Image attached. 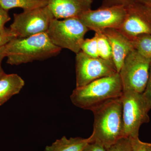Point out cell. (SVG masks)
Masks as SVG:
<instances>
[{
    "label": "cell",
    "instance_id": "27",
    "mask_svg": "<svg viewBox=\"0 0 151 151\" xmlns=\"http://www.w3.org/2000/svg\"><path fill=\"white\" fill-rule=\"evenodd\" d=\"M137 1L151 7V0H137Z\"/></svg>",
    "mask_w": 151,
    "mask_h": 151
},
{
    "label": "cell",
    "instance_id": "11",
    "mask_svg": "<svg viewBox=\"0 0 151 151\" xmlns=\"http://www.w3.org/2000/svg\"><path fill=\"white\" fill-rule=\"evenodd\" d=\"M93 0H48V7L54 18L78 17L91 9Z\"/></svg>",
    "mask_w": 151,
    "mask_h": 151
},
{
    "label": "cell",
    "instance_id": "20",
    "mask_svg": "<svg viewBox=\"0 0 151 151\" xmlns=\"http://www.w3.org/2000/svg\"><path fill=\"white\" fill-rule=\"evenodd\" d=\"M137 1V0H103L101 7H107L124 6L127 8Z\"/></svg>",
    "mask_w": 151,
    "mask_h": 151
},
{
    "label": "cell",
    "instance_id": "17",
    "mask_svg": "<svg viewBox=\"0 0 151 151\" xmlns=\"http://www.w3.org/2000/svg\"><path fill=\"white\" fill-rule=\"evenodd\" d=\"M95 35L97 37L99 57L105 60H112V49L107 37L100 31L95 32Z\"/></svg>",
    "mask_w": 151,
    "mask_h": 151
},
{
    "label": "cell",
    "instance_id": "4",
    "mask_svg": "<svg viewBox=\"0 0 151 151\" xmlns=\"http://www.w3.org/2000/svg\"><path fill=\"white\" fill-rule=\"evenodd\" d=\"M89 30L78 17L63 20L53 18L47 33L55 45L77 54L81 51L84 36Z\"/></svg>",
    "mask_w": 151,
    "mask_h": 151
},
{
    "label": "cell",
    "instance_id": "26",
    "mask_svg": "<svg viewBox=\"0 0 151 151\" xmlns=\"http://www.w3.org/2000/svg\"><path fill=\"white\" fill-rule=\"evenodd\" d=\"M6 57V45L0 47V70L2 69L1 64L2 61L3 60L5 57Z\"/></svg>",
    "mask_w": 151,
    "mask_h": 151
},
{
    "label": "cell",
    "instance_id": "8",
    "mask_svg": "<svg viewBox=\"0 0 151 151\" xmlns=\"http://www.w3.org/2000/svg\"><path fill=\"white\" fill-rule=\"evenodd\" d=\"M76 88L118 73L112 60L92 57L81 50L76 54Z\"/></svg>",
    "mask_w": 151,
    "mask_h": 151
},
{
    "label": "cell",
    "instance_id": "6",
    "mask_svg": "<svg viewBox=\"0 0 151 151\" xmlns=\"http://www.w3.org/2000/svg\"><path fill=\"white\" fill-rule=\"evenodd\" d=\"M150 61L135 50L129 53L119 73L123 90L144 92L148 81Z\"/></svg>",
    "mask_w": 151,
    "mask_h": 151
},
{
    "label": "cell",
    "instance_id": "3",
    "mask_svg": "<svg viewBox=\"0 0 151 151\" xmlns=\"http://www.w3.org/2000/svg\"><path fill=\"white\" fill-rule=\"evenodd\" d=\"M123 92L122 80L117 73L97 79L82 87H76L70 99L76 107L91 111L105 101L121 97Z\"/></svg>",
    "mask_w": 151,
    "mask_h": 151
},
{
    "label": "cell",
    "instance_id": "9",
    "mask_svg": "<svg viewBox=\"0 0 151 151\" xmlns=\"http://www.w3.org/2000/svg\"><path fill=\"white\" fill-rule=\"evenodd\" d=\"M127 14L124 6L100 7L97 9L86 11L78 18L89 30L102 32L107 29H118Z\"/></svg>",
    "mask_w": 151,
    "mask_h": 151
},
{
    "label": "cell",
    "instance_id": "28",
    "mask_svg": "<svg viewBox=\"0 0 151 151\" xmlns=\"http://www.w3.org/2000/svg\"><path fill=\"white\" fill-rule=\"evenodd\" d=\"M147 151H151V143H147Z\"/></svg>",
    "mask_w": 151,
    "mask_h": 151
},
{
    "label": "cell",
    "instance_id": "25",
    "mask_svg": "<svg viewBox=\"0 0 151 151\" xmlns=\"http://www.w3.org/2000/svg\"><path fill=\"white\" fill-rule=\"evenodd\" d=\"M83 151H107L105 147L97 142L89 143Z\"/></svg>",
    "mask_w": 151,
    "mask_h": 151
},
{
    "label": "cell",
    "instance_id": "5",
    "mask_svg": "<svg viewBox=\"0 0 151 151\" xmlns=\"http://www.w3.org/2000/svg\"><path fill=\"white\" fill-rule=\"evenodd\" d=\"M125 137H139L143 124L150 122L149 111L142 94L132 90H123L121 97Z\"/></svg>",
    "mask_w": 151,
    "mask_h": 151
},
{
    "label": "cell",
    "instance_id": "24",
    "mask_svg": "<svg viewBox=\"0 0 151 151\" xmlns=\"http://www.w3.org/2000/svg\"><path fill=\"white\" fill-rule=\"evenodd\" d=\"M132 145V151H147V143L144 142L139 137L130 138Z\"/></svg>",
    "mask_w": 151,
    "mask_h": 151
},
{
    "label": "cell",
    "instance_id": "16",
    "mask_svg": "<svg viewBox=\"0 0 151 151\" xmlns=\"http://www.w3.org/2000/svg\"><path fill=\"white\" fill-rule=\"evenodd\" d=\"M131 41L136 51L143 56L151 59V35H141Z\"/></svg>",
    "mask_w": 151,
    "mask_h": 151
},
{
    "label": "cell",
    "instance_id": "19",
    "mask_svg": "<svg viewBox=\"0 0 151 151\" xmlns=\"http://www.w3.org/2000/svg\"><path fill=\"white\" fill-rule=\"evenodd\" d=\"M107 151H132L131 139L124 137L106 149Z\"/></svg>",
    "mask_w": 151,
    "mask_h": 151
},
{
    "label": "cell",
    "instance_id": "18",
    "mask_svg": "<svg viewBox=\"0 0 151 151\" xmlns=\"http://www.w3.org/2000/svg\"><path fill=\"white\" fill-rule=\"evenodd\" d=\"M81 50L87 55L92 57H99L97 37L95 35L91 38L84 40L81 44Z\"/></svg>",
    "mask_w": 151,
    "mask_h": 151
},
{
    "label": "cell",
    "instance_id": "7",
    "mask_svg": "<svg viewBox=\"0 0 151 151\" xmlns=\"http://www.w3.org/2000/svg\"><path fill=\"white\" fill-rule=\"evenodd\" d=\"M10 29L17 37H29L47 32L52 20L54 18L47 6L14 14Z\"/></svg>",
    "mask_w": 151,
    "mask_h": 151
},
{
    "label": "cell",
    "instance_id": "14",
    "mask_svg": "<svg viewBox=\"0 0 151 151\" xmlns=\"http://www.w3.org/2000/svg\"><path fill=\"white\" fill-rule=\"evenodd\" d=\"M89 138L71 137H63L56 140L51 145L46 146L45 151H83L89 143Z\"/></svg>",
    "mask_w": 151,
    "mask_h": 151
},
{
    "label": "cell",
    "instance_id": "1",
    "mask_svg": "<svg viewBox=\"0 0 151 151\" xmlns=\"http://www.w3.org/2000/svg\"><path fill=\"white\" fill-rule=\"evenodd\" d=\"M91 111L94 116L91 143H100L107 149L125 137L121 97L105 101Z\"/></svg>",
    "mask_w": 151,
    "mask_h": 151
},
{
    "label": "cell",
    "instance_id": "15",
    "mask_svg": "<svg viewBox=\"0 0 151 151\" xmlns=\"http://www.w3.org/2000/svg\"><path fill=\"white\" fill-rule=\"evenodd\" d=\"M47 4L48 0H0V6L7 11L14 8L30 10L46 6Z\"/></svg>",
    "mask_w": 151,
    "mask_h": 151
},
{
    "label": "cell",
    "instance_id": "13",
    "mask_svg": "<svg viewBox=\"0 0 151 151\" xmlns=\"http://www.w3.org/2000/svg\"><path fill=\"white\" fill-rule=\"evenodd\" d=\"M24 81L16 73H4L0 77V106L23 88Z\"/></svg>",
    "mask_w": 151,
    "mask_h": 151
},
{
    "label": "cell",
    "instance_id": "10",
    "mask_svg": "<svg viewBox=\"0 0 151 151\" xmlns=\"http://www.w3.org/2000/svg\"><path fill=\"white\" fill-rule=\"evenodd\" d=\"M127 9L119 31L131 40L141 35H151V7L136 1Z\"/></svg>",
    "mask_w": 151,
    "mask_h": 151
},
{
    "label": "cell",
    "instance_id": "21",
    "mask_svg": "<svg viewBox=\"0 0 151 151\" xmlns=\"http://www.w3.org/2000/svg\"><path fill=\"white\" fill-rule=\"evenodd\" d=\"M149 111L151 109V59L150 64V73L147 84L145 90L142 93Z\"/></svg>",
    "mask_w": 151,
    "mask_h": 151
},
{
    "label": "cell",
    "instance_id": "22",
    "mask_svg": "<svg viewBox=\"0 0 151 151\" xmlns=\"http://www.w3.org/2000/svg\"><path fill=\"white\" fill-rule=\"evenodd\" d=\"M16 37V35L10 29H7L5 32L0 33V47L5 46L12 40Z\"/></svg>",
    "mask_w": 151,
    "mask_h": 151
},
{
    "label": "cell",
    "instance_id": "23",
    "mask_svg": "<svg viewBox=\"0 0 151 151\" xmlns=\"http://www.w3.org/2000/svg\"><path fill=\"white\" fill-rule=\"evenodd\" d=\"M10 19L8 11L3 9L0 6V33L5 32L6 30L7 29L4 27L5 25Z\"/></svg>",
    "mask_w": 151,
    "mask_h": 151
},
{
    "label": "cell",
    "instance_id": "2",
    "mask_svg": "<svg viewBox=\"0 0 151 151\" xmlns=\"http://www.w3.org/2000/svg\"><path fill=\"white\" fill-rule=\"evenodd\" d=\"M7 63L19 65L56 56L61 49L55 45L47 33L29 37H16L6 45Z\"/></svg>",
    "mask_w": 151,
    "mask_h": 151
},
{
    "label": "cell",
    "instance_id": "29",
    "mask_svg": "<svg viewBox=\"0 0 151 151\" xmlns=\"http://www.w3.org/2000/svg\"><path fill=\"white\" fill-rule=\"evenodd\" d=\"M4 73V70H3L2 68L0 70V77L1 76L3 75Z\"/></svg>",
    "mask_w": 151,
    "mask_h": 151
},
{
    "label": "cell",
    "instance_id": "12",
    "mask_svg": "<svg viewBox=\"0 0 151 151\" xmlns=\"http://www.w3.org/2000/svg\"><path fill=\"white\" fill-rule=\"evenodd\" d=\"M102 32L107 37L111 44L112 60L119 73L126 57L134 50L132 41L117 29H107Z\"/></svg>",
    "mask_w": 151,
    "mask_h": 151
}]
</instances>
